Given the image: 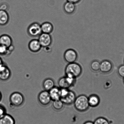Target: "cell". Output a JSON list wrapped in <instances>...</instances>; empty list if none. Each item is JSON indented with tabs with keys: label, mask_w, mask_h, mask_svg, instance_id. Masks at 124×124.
Wrapping results in <instances>:
<instances>
[{
	"label": "cell",
	"mask_w": 124,
	"mask_h": 124,
	"mask_svg": "<svg viewBox=\"0 0 124 124\" xmlns=\"http://www.w3.org/2000/svg\"><path fill=\"white\" fill-rule=\"evenodd\" d=\"M27 33L32 37H39L42 33L41 25L37 22L32 23L27 29Z\"/></svg>",
	"instance_id": "obj_5"
},
{
	"label": "cell",
	"mask_w": 124,
	"mask_h": 124,
	"mask_svg": "<svg viewBox=\"0 0 124 124\" xmlns=\"http://www.w3.org/2000/svg\"><path fill=\"white\" fill-rule=\"evenodd\" d=\"M49 92L52 101H54L61 99V89L60 88L55 86Z\"/></svg>",
	"instance_id": "obj_13"
},
{
	"label": "cell",
	"mask_w": 124,
	"mask_h": 124,
	"mask_svg": "<svg viewBox=\"0 0 124 124\" xmlns=\"http://www.w3.org/2000/svg\"><path fill=\"white\" fill-rule=\"evenodd\" d=\"M38 40L42 47L50 46L52 42V38L50 34L42 33L39 37Z\"/></svg>",
	"instance_id": "obj_8"
},
{
	"label": "cell",
	"mask_w": 124,
	"mask_h": 124,
	"mask_svg": "<svg viewBox=\"0 0 124 124\" xmlns=\"http://www.w3.org/2000/svg\"><path fill=\"white\" fill-rule=\"evenodd\" d=\"M8 4L5 3H3L0 6V10H1L6 11L8 9Z\"/></svg>",
	"instance_id": "obj_27"
},
{
	"label": "cell",
	"mask_w": 124,
	"mask_h": 124,
	"mask_svg": "<svg viewBox=\"0 0 124 124\" xmlns=\"http://www.w3.org/2000/svg\"><path fill=\"white\" fill-rule=\"evenodd\" d=\"M64 11L68 15H72L74 14L76 9V6L74 3L67 2H65L63 5Z\"/></svg>",
	"instance_id": "obj_14"
},
{
	"label": "cell",
	"mask_w": 124,
	"mask_h": 124,
	"mask_svg": "<svg viewBox=\"0 0 124 124\" xmlns=\"http://www.w3.org/2000/svg\"><path fill=\"white\" fill-rule=\"evenodd\" d=\"M123 83L124 84V78H123Z\"/></svg>",
	"instance_id": "obj_33"
},
{
	"label": "cell",
	"mask_w": 124,
	"mask_h": 124,
	"mask_svg": "<svg viewBox=\"0 0 124 124\" xmlns=\"http://www.w3.org/2000/svg\"><path fill=\"white\" fill-rule=\"evenodd\" d=\"M11 75L10 70L4 64L0 67V80L6 81L10 78Z\"/></svg>",
	"instance_id": "obj_9"
},
{
	"label": "cell",
	"mask_w": 124,
	"mask_h": 124,
	"mask_svg": "<svg viewBox=\"0 0 124 124\" xmlns=\"http://www.w3.org/2000/svg\"><path fill=\"white\" fill-rule=\"evenodd\" d=\"M2 97H3V96H2V93L0 91V102L2 100Z\"/></svg>",
	"instance_id": "obj_32"
},
{
	"label": "cell",
	"mask_w": 124,
	"mask_h": 124,
	"mask_svg": "<svg viewBox=\"0 0 124 124\" xmlns=\"http://www.w3.org/2000/svg\"><path fill=\"white\" fill-rule=\"evenodd\" d=\"M76 97L75 93L73 91L69 90L68 93L63 97H61L60 100L64 104L70 105L74 103Z\"/></svg>",
	"instance_id": "obj_10"
},
{
	"label": "cell",
	"mask_w": 124,
	"mask_h": 124,
	"mask_svg": "<svg viewBox=\"0 0 124 124\" xmlns=\"http://www.w3.org/2000/svg\"><path fill=\"white\" fill-rule=\"evenodd\" d=\"M117 73L120 77L123 78H124V64L119 66L118 69Z\"/></svg>",
	"instance_id": "obj_25"
},
{
	"label": "cell",
	"mask_w": 124,
	"mask_h": 124,
	"mask_svg": "<svg viewBox=\"0 0 124 124\" xmlns=\"http://www.w3.org/2000/svg\"><path fill=\"white\" fill-rule=\"evenodd\" d=\"M10 105L12 107H20L23 104L24 98L22 94L19 92H14L10 95L9 98Z\"/></svg>",
	"instance_id": "obj_3"
},
{
	"label": "cell",
	"mask_w": 124,
	"mask_h": 124,
	"mask_svg": "<svg viewBox=\"0 0 124 124\" xmlns=\"http://www.w3.org/2000/svg\"><path fill=\"white\" fill-rule=\"evenodd\" d=\"M8 56L11 54L12 52L14 51V47L13 45L10 46L8 47Z\"/></svg>",
	"instance_id": "obj_28"
},
{
	"label": "cell",
	"mask_w": 124,
	"mask_h": 124,
	"mask_svg": "<svg viewBox=\"0 0 124 124\" xmlns=\"http://www.w3.org/2000/svg\"><path fill=\"white\" fill-rule=\"evenodd\" d=\"M113 67L111 61L107 60H103L101 62L100 71L102 73L107 74L111 71Z\"/></svg>",
	"instance_id": "obj_11"
},
{
	"label": "cell",
	"mask_w": 124,
	"mask_h": 124,
	"mask_svg": "<svg viewBox=\"0 0 124 124\" xmlns=\"http://www.w3.org/2000/svg\"><path fill=\"white\" fill-rule=\"evenodd\" d=\"M29 50L33 53H37L41 50L42 47L38 39H33L31 40L28 44Z\"/></svg>",
	"instance_id": "obj_12"
},
{
	"label": "cell",
	"mask_w": 124,
	"mask_h": 124,
	"mask_svg": "<svg viewBox=\"0 0 124 124\" xmlns=\"http://www.w3.org/2000/svg\"><path fill=\"white\" fill-rule=\"evenodd\" d=\"M100 63L99 61L97 60H94L90 64V68L93 71L96 72L100 71Z\"/></svg>",
	"instance_id": "obj_22"
},
{
	"label": "cell",
	"mask_w": 124,
	"mask_h": 124,
	"mask_svg": "<svg viewBox=\"0 0 124 124\" xmlns=\"http://www.w3.org/2000/svg\"><path fill=\"white\" fill-rule=\"evenodd\" d=\"M0 45L4 46L7 47L13 45V40L9 35L3 34L0 36Z\"/></svg>",
	"instance_id": "obj_15"
},
{
	"label": "cell",
	"mask_w": 124,
	"mask_h": 124,
	"mask_svg": "<svg viewBox=\"0 0 124 124\" xmlns=\"http://www.w3.org/2000/svg\"><path fill=\"white\" fill-rule=\"evenodd\" d=\"M81 0H67V1L76 4L80 2Z\"/></svg>",
	"instance_id": "obj_29"
},
{
	"label": "cell",
	"mask_w": 124,
	"mask_h": 124,
	"mask_svg": "<svg viewBox=\"0 0 124 124\" xmlns=\"http://www.w3.org/2000/svg\"><path fill=\"white\" fill-rule=\"evenodd\" d=\"M43 86L44 90L49 91L55 86V82L51 78H47L43 82Z\"/></svg>",
	"instance_id": "obj_20"
},
{
	"label": "cell",
	"mask_w": 124,
	"mask_h": 124,
	"mask_svg": "<svg viewBox=\"0 0 124 124\" xmlns=\"http://www.w3.org/2000/svg\"><path fill=\"white\" fill-rule=\"evenodd\" d=\"M0 124H15V120L11 115L6 113L0 117Z\"/></svg>",
	"instance_id": "obj_17"
},
{
	"label": "cell",
	"mask_w": 124,
	"mask_h": 124,
	"mask_svg": "<svg viewBox=\"0 0 124 124\" xmlns=\"http://www.w3.org/2000/svg\"><path fill=\"white\" fill-rule=\"evenodd\" d=\"M94 124H110L107 119L103 117H99L95 120Z\"/></svg>",
	"instance_id": "obj_23"
},
{
	"label": "cell",
	"mask_w": 124,
	"mask_h": 124,
	"mask_svg": "<svg viewBox=\"0 0 124 124\" xmlns=\"http://www.w3.org/2000/svg\"><path fill=\"white\" fill-rule=\"evenodd\" d=\"M74 106L76 110L80 112L86 111L89 108L88 97L86 95H79L76 97L74 102Z\"/></svg>",
	"instance_id": "obj_2"
},
{
	"label": "cell",
	"mask_w": 124,
	"mask_h": 124,
	"mask_svg": "<svg viewBox=\"0 0 124 124\" xmlns=\"http://www.w3.org/2000/svg\"><path fill=\"white\" fill-rule=\"evenodd\" d=\"M4 64L3 60L0 57V67H1Z\"/></svg>",
	"instance_id": "obj_30"
},
{
	"label": "cell",
	"mask_w": 124,
	"mask_h": 124,
	"mask_svg": "<svg viewBox=\"0 0 124 124\" xmlns=\"http://www.w3.org/2000/svg\"><path fill=\"white\" fill-rule=\"evenodd\" d=\"M84 124H94L93 123L90 121L86 122Z\"/></svg>",
	"instance_id": "obj_31"
},
{
	"label": "cell",
	"mask_w": 124,
	"mask_h": 124,
	"mask_svg": "<svg viewBox=\"0 0 124 124\" xmlns=\"http://www.w3.org/2000/svg\"></svg>",
	"instance_id": "obj_34"
},
{
	"label": "cell",
	"mask_w": 124,
	"mask_h": 124,
	"mask_svg": "<svg viewBox=\"0 0 124 124\" xmlns=\"http://www.w3.org/2000/svg\"><path fill=\"white\" fill-rule=\"evenodd\" d=\"M88 101L90 107L95 108L99 105L100 102V99L97 95L93 94L88 97Z\"/></svg>",
	"instance_id": "obj_16"
},
{
	"label": "cell",
	"mask_w": 124,
	"mask_h": 124,
	"mask_svg": "<svg viewBox=\"0 0 124 124\" xmlns=\"http://www.w3.org/2000/svg\"><path fill=\"white\" fill-rule=\"evenodd\" d=\"M76 82V78L65 76L59 79L58 82L59 87L61 89H69L70 87L74 86Z\"/></svg>",
	"instance_id": "obj_4"
},
{
	"label": "cell",
	"mask_w": 124,
	"mask_h": 124,
	"mask_svg": "<svg viewBox=\"0 0 124 124\" xmlns=\"http://www.w3.org/2000/svg\"><path fill=\"white\" fill-rule=\"evenodd\" d=\"M0 55L8 56V48L4 46L0 45Z\"/></svg>",
	"instance_id": "obj_24"
},
{
	"label": "cell",
	"mask_w": 124,
	"mask_h": 124,
	"mask_svg": "<svg viewBox=\"0 0 124 124\" xmlns=\"http://www.w3.org/2000/svg\"><path fill=\"white\" fill-rule=\"evenodd\" d=\"M64 59L68 63L75 62L78 60V54L74 49H69L65 52L63 55Z\"/></svg>",
	"instance_id": "obj_6"
},
{
	"label": "cell",
	"mask_w": 124,
	"mask_h": 124,
	"mask_svg": "<svg viewBox=\"0 0 124 124\" xmlns=\"http://www.w3.org/2000/svg\"><path fill=\"white\" fill-rule=\"evenodd\" d=\"M6 109L4 106L0 104V117L6 114Z\"/></svg>",
	"instance_id": "obj_26"
},
{
	"label": "cell",
	"mask_w": 124,
	"mask_h": 124,
	"mask_svg": "<svg viewBox=\"0 0 124 124\" xmlns=\"http://www.w3.org/2000/svg\"><path fill=\"white\" fill-rule=\"evenodd\" d=\"M64 105L61 100H59L53 101L52 106L53 108L55 110L59 111L63 109Z\"/></svg>",
	"instance_id": "obj_21"
},
{
	"label": "cell",
	"mask_w": 124,
	"mask_h": 124,
	"mask_svg": "<svg viewBox=\"0 0 124 124\" xmlns=\"http://www.w3.org/2000/svg\"><path fill=\"white\" fill-rule=\"evenodd\" d=\"M42 33L50 34L53 31L54 27L52 24L49 22H45L41 25Z\"/></svg>",
	"instance_id": "obj_18"
},
{
	"label": "cell",
	"mask_w": 124,
	"mask_h": 124,
	"mask_svg": "<svg viewBox=\"0 0 124 124\" xmlns=\"http://www.w3.org/2000/svg\"><path fill=\"white\" fill-rule=\"evenodd\" d=\"M38 99L40 104L44 106L49 105L52 101L49 91L45 90L40 93L38 95Z\"/></svg>",
	"instance_id": "obj_7"
},
{
	"label": "cell",
	"mask_w": 124,
	"mask_h": 124,
	"mask_svg": "<svg viewBox=\"0 0 124 124\" xmlns=\"http://www.w3.org/2000/svg\"><path fill=\"white\" fill-rule=\"evenodd\" d=\"M9 17L6 11L0 10V25L5 26L9 22Z\"/></svg>",
	"instance_id": "obj_19"
},
{
	"label": "cell",
	"mask_w": 124,
	"mask_h": 124,
	"mask_svg": "<svg viewBox=\"0 0 124 124\" xmlns=\"http://www.w3.org/2000/svg\"><path fill=\"white\" fill-rule=\"evenodd\" d=\"M66 76L76 78L79 77L82 72L81 66L76 62L68 63L65 69Z\"/></svg>",
	"instance_id": "obj_1"
}]
</instances>
